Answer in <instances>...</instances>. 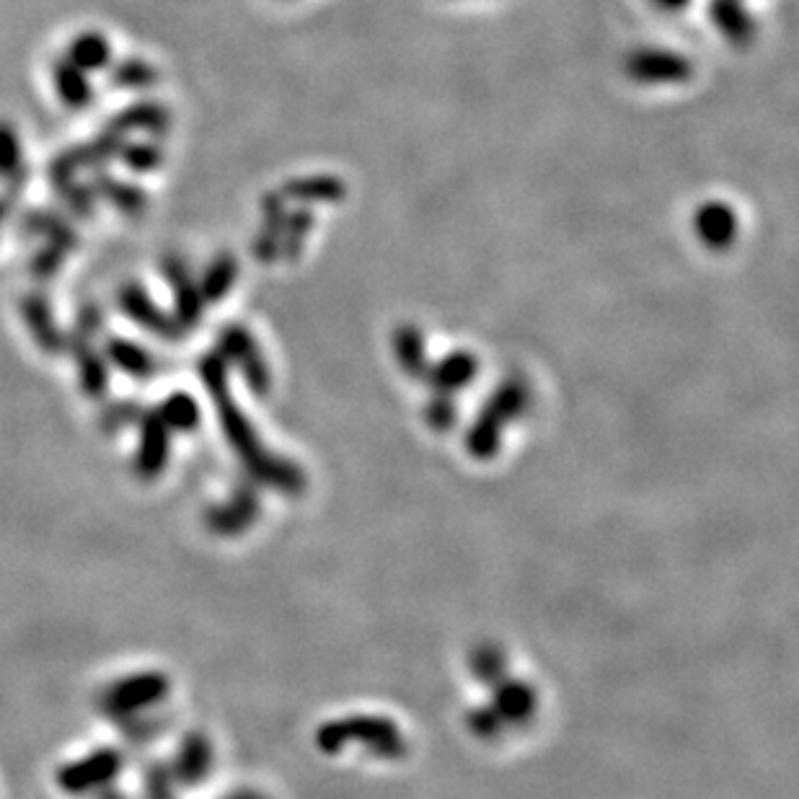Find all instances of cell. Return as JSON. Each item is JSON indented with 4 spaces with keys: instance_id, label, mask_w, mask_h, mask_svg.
<instances>
[{
    "instance_id": "6da1fadb",
    "label": "cell",
    "mask_w": 799,
    "mask_h": 799,
    "mask_svg": "<svg viewBox=\"0 0 799 799\" xmlns=\"http://www.w3.org/2000/svg\"><path fill=\"white\" fill-rule=\"evenodd\" d=\"M169 693V681L166 675L158 673H140L130 675L125 681H117L104 691L101 709L109 717H132L135 712H143L148 706L163 701Z\"/></svg>"
},
{
    "instance_id": "7a4b0ae2",
    "label": "cell",
    "mask_w": 799,
    "mask_h": 799,
    "mask_svg": "<svg viewBox=\"0 0 799 799\" xmlns=\"http://www.w3.org/2000/svg\"><path fill=\"white\" fill-rule=\"evenodd\" d=\"M119 768H122V756H119L117 750H96L91 756L60 768L57 779H60V787L63 789L81 794L88 792V789L101 787V784H107L109 779L117 776Z\"/></svg>"
},
{
    "instance_id": "3957f363",
    "label": "cell",
    "mask_w": 799,
    "mask_h": 799,
    "mask_svg": "<svg viewBox=\"0 0 799 799\" xmlns=\"http://www.w3.org/2000/svg\"><path fill=\"white\" fill-rule=\"evenodd\" d=\"M629 73L644 83L686 81L691 65L681 55L662 50H644L629 60Z\"/></svg>"
},
{
    "instance_id": "277c9868",
    "label": "cell",
    "mask_w": 799,
    "mask_h": 799,
    "mask_svg": "<svg viewBox=\"0 0 799 799\" xmlns=\"http://www.w3.org/2000/svg\"><path fill=\"white\" fill-rule=\"evenodd\" d=\"M169 458V432L161 417H148L140 430V448L135 456V469L143 479H156Z\"/></svg>"
},
{
    "instance_id": "5b68a950",
    "label": "cell",
    "mask_w": 799,
    "mask_h": 799,
    "mask_svg": "<svg viewBox=\"0 0 799 799\" xmlns=\"http://www.w3.org/2000/svg\"><path fill=\"white\" fill-rule=\"evenodd\" d=\"M699 236L709 249H725L735 238V215L725 205H706L696 220Z\"/></svg>"
},
{
    "instance_id": "8992f818",
    "label": "cell",
    "mask_w": 799,
    "mask_h": 799,
    "mask_svg": "<svg viewBox=\"0 0 799 799\" xmlns=\"http://www.w3.org/2000/svg\"><path fill=\"white\" fill-rule=\"evenodd\" d=\"M194 417H197V414H194L192 404H187V399H179V396H176V399H171L169 404L163 406L161 422L166 427L169 425L189 427V425H194Z\"/></svg>"
},
{
    "instance_id": "52a82bcc",
    "label": "cell",
    "mask_w": 799,
    "mask_h": 799,
    "mask_svg": "<svg viewBox=\"0 0 799 799\" xmlns=\"http://www.w3.org/2000/svg\"><path fill=\"white\" fill-rule=\"evenodd\" d=\"M660 3L665 8H681L683 3H686V0H660Z\"/></svg>"
}]
</instances>
